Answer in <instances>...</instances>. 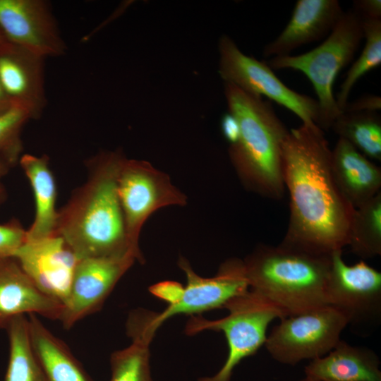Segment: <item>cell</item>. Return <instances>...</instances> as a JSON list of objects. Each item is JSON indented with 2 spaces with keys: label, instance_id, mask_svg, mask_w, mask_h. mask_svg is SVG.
<instances>
[{
  "label": "cell",
  "instance_id": "20",
  "mask_svg": "<svg viewBox=\"0 0 381 381\" xmlns=\"http://www.w3.org/2000/svg\"><path fill=\"white\" fill-rule=\"evenodd\" d=\"M18 164L28 177L35 202V219L26 230V241H35L56 234L58 210L56 185L46 155L24 154Z\"/></svg>",
  "mask_w": 381,
  "mask_h": 381
},
{
  "label": "cell",
  "instance_id": "32",
  "mask_svg": "<svg viewBox=\"0 0 381 381\" xmlns=\"http://www.w3.org/2000/svg\"><path fill=\"white\" fill-rule=\"evenodd\" d=\"M221 128L229 145L235 143L239 137V126L235 117L229 112L222 117Z\"/></svg>",
  "mask_w": 381,
  "mask_h": 381
},
{
  "label": "cell",
  "instance_id": "19",
  "mask_svg": "<svg viewBox=\"0 0 381 381\" xmlns=\"http://www.w3.org/2000/svg\"><path fill=\"white\" fill-rule=\"evenodd\" d=\"M380 366L373 350L340 339L327 355L310 361L304 373L315 381H381Z\"/></svg>",
  "mask_w": 381,
  "mask_h": 381
},
{
  "label": "cell",
  "instance_id": "9",
  "mask_svg": "<svg viewBox=\"0 0 381 381\" xmlns=\"http://www.w3.org/2000/svg\"><path fill=\"white\" fill-rule=\"evenodd\" d=\"M326 298L327 305L341 313L355 333L368 336L381 322V272L363 260L348 265L342 250L334 251Z\"/></svg>",
  "mask_w": 381,
  "mask_h": 381
},
{
  "label": "cell",
  "instance_id": "29",
  "mask_svg": "<svg viewBox=\"0 0 381 381\" xmlns=\"http://www.w3.org/2000/svg\"><path fill=\"white\" fill-rule=\"evenodd\" d=\"M381 109V97L366 95L346 104L342 112L377 111Z\"/></svg>",
  "mask_w": 381,
  "mask_h": 381
},
{
  "label": "cell",
  "instance_id": "3",
  "mask_svg": "<svg viewBox=\"0 0 381 381\" xmlns=\"http://www.w3.org/2000/svg\"><path fill=\"white\" fill-rule=\"evenodd\" d=\"M228 112L239 126L238 140L229 145L231 162L243 185L272 200L284 197L283 143L289 133L271 103L259 95L224 83Z\"/></svg>",
  "mask_w": 381,
  "mask_h": 381
},
{
  "label": "cell",
  "instance_id": "16",
  "mask_svg": "<svg viewBox=\"0 0 381 381\" xmlns=\"http://www.w3.org/2000/svg\"><path fill=\"white\" fill-rule=\"evenodd\" d=\"M343 13L337 0H298L286 27L265 46L264 56L290 55L305 44L327 37Z\"/></svg>",
  "mask_w": 381,
  "mask_h": 381
},
{
  "label": "cell",
  "instance_id": "2",
  "mask_svg": "<svg viewBox=\"0 0 381 381\" xmlns=\"http://www.w3.org/2000/svg\"><path fill=\"white\" fill-rule=\"evenodd\" d=\"M125 156L104 151L87 161V178L58 211L56 234L78 259L137 256L128 241L117 191V176Z\"/></svg>",
  "mask_w": 381,
  "mask_h": 381
},
{
  "label": "cell",
  "instance_id": "22",
  "mask_svg": "<svg viewBox=\"0 0 381 381\" xmlns=\"http://www.w3.org/2000/svg\"><path fill=\"white\" fill-rule=\"evenodd\" d=\"M126 332L131 343L111 354L109 381H153L150 345L154 336L128 320L126 322Z\"/></svg>",
  "mask_w": 381,
  "mask_h": 381
},
{
  "label": "cell",
  "instance_id": "23",
  "mask_svg": "<svg viewBox=\"0 0 381 381\" xmlns=\"http://www.w3.org/2000/svg\"><path fill=\"white\" fill-rule=\"evenodd\" d=\"M331 129L368 158L381 160V117L377 111L341 112Z\"/></svg>",
  "mask_w": 381,
  "mask_h": 381
},
{
  "label": "cell",
  "instance_id": "30",
  "mask_svg": "<svg viewBox=\"0 0 381 381\" xmlns=\"http://www.w3.org/2000/svg\"><path fill=\"white\" fill-rule=\"evenodd\" d=\"M183 286L181 284L175 281H163L150 286V291L169 305L174 302Z\"/></svg>",
  "mask_w": 381,
  "mask_h": 381
},
{
  "label": "cell",
  "instance_id": "38",
  "mask_svg": "<svg viewBox=\"0 0 381 381\" xmlns=\"http://www.w3.org/2000/svg\"><path fill=\"white\" fill-rule=\"evenodd\" d=\"M298 381H315V380H311L310 378H308L306 377H304L303 378L298 380Z\"/></svg>",
  "mask_w": 381,
  "mask_h": 381
},
{
  "label": "cell",
  "instance_id": "31",
  "mask_svg": "<svg viewBox=\"0 0 381 381\" xmlns=\"http://www.w3.org/2000/svg\"><path fill=\"white\" fill-rule=\"evenodd\" d=\"M352 9L361 19L381 20L380 0H356Z\"/></svg>",
  "mask_w": 381,
  "mask_h": 381
},
{
  "label": "cell",
  "instance_id": "15",
  "mask_svg": "<svg viewBox=\"0 0 381 381\" xmlns=\"http://www.w3.org/2000/svg\"><path fill=\"white\" fill-rule=\"evenodd\" d=\"M44 60L6 42L0 48V83L12 103L25 106L34 119L47 106Z\"/></svg>",
  "mask_w": 381,
  "mask_h": 381
},
{
  "label": "cell",
  "instance_id": "12",
  "mask_svg": "<svg viewBox=\"0 0 381 381\" xmlns=\"http://www.w3.org/2000/svg\"><path fill=\"white\" fill-rule=\"evenodd\" d=\"M0 30L8 42L42 59L63 56L68 49L44 0H0Z\"/></svg>",
  "mask_w": 381,
  "mask_h": 381
},
{
  "label": "cell",
  "instance_id": "21",
  "mask_svg": "<svg viewBox=\"0 0 381 381\" xmlns=\"http://www.w3.org/2000/svg\"><path fill=\"white\" fill-rule=\"evenodd\" d=\"M31 345L47 381H95L68 346L36 315L28 316Z\"/></svg>",
  "mask_w": 381,
  "mask_h": 381
},
{
  "label": "cell",
  "instance_id": "14",
  "mask_svg": "<svg viewBox=\"0 0 381 381\" xmlns=\"http://www.w3.org/2000/svg\"><path fill=\"white\" fill-rule=\"evenodd\" d=\"M135 262L130 257L79 259L59 320L64 328L70 329L81 319L98 311L119 279Z\"/></svg>",
  "mask_w": 381,
  "mask_h": 381
},
{
  "label": "cell",
  "instance_id": "27",
  "mask_svg": "<svg viewBox=\"0 0 381 381\" xmlns=\"http://www.w3.org/2000/svg\"><path fill=\"white\" fill-rule=\"evenodd\" d=\"M34 119L25 106L12 103L0 113V155L14 167L18 164L23 150L21 133L25 123Z\"/></svg>",
  "mask_w": 381,
  "mask_h": 381
},
{
  "label": "cell",
  "instance_id": "28",
  "mask_svg": "<svg viewBox=\"0 0 381 381\" xmlns=\"http://www.w3.org/2000/svg\"><path fill=\"white\" fill-rule=\"evenodd\" d=\"M25 241L26 230L18 220L0 224V258H13Z\"/></svg>",
  "mask_w": 381,
  "mask_h": 381
},
{
  "label": "cell",
  "instance_id": "5",
  "mask_svg": "<svg viewBox=\"0 0 381 381\" xmlns=\"http://www.w3.org/2000/svg\"><path fill=\"white\" fill-rule=\"evenodd\" d=\"M363 40L362 19L352 9L342 16L326 39L313 49L299 55L270 58L272 70L293 69L302 72L311 82L319 107L317 126L323 131L341 114L333 93L339 73L353 59Z\"/></svg>",
  "mask_w": 381,
  "mask_h": 381
},
{
  "label": "cell",
  "instance_id": "24",
  "mask_svg": "<svg viewBox=\"0 0 381 381\" xmlns=\"http://www.w3.org/2000/svg\"><path fill=\"white\" fill-rule=\"evenodd\" d=\"M6 329L9 358L4 381H47L31 345L28 317H15Z\"/></svg>",
  "mask_w": 381,
  "mask_h": 381
},
{
  "label": "cell",
  "instance_id": "4",
  "mask_svg": "<svg viewBox=\"0 0 381 381\" xmlns=\"http://www.w3.org/2000/svg\"><path fill=\"white\" fill-rule=\"evenodd\" d=\"M331 255L311 253L282 241L277 246L260 244L243 260L249 289L285 317L328 306Z\"/></svg>",
  "mask_w": 381,
  "mask_h": 381
},
{
  "label": "cell",
  "instance_id": "37",
  "mask_svg": "<svg viewBox=\"0 0 381 381\" xmlns=\"http://www.w3.org/2000/svg\"><path fill=\"white\" fill-rule=\"evenodd\" d=\"M8 42L4 37V34L0 30V48L6 42Z\"/></svg>",
  "mask_w": 381,
  "mask_h": 381
},
{
  "label": "cell",
  "instance_id": "6",
  "mask_svg": "<svg viewBox=\"0 0 381 381\" xmlns=\"http://www.w3.org/2000/svg\"><path fill=\"white\" fill-rule=\"evenodd\" d=\"M224 308L228 315L224 318L208 320L200 315H191L186 324L187 335L207 330L222 332L227 342L228 354L222 367L213 376L198 381H231L234 368L265 344L270 324L285 317L279 308L250 289L233 298Z\"/></svg>",
  "mask_w": 381,
  "mask_h": 381
},
{
  "label": "cell",
  "instance_id": "17",
  "mask_svg": "<svg viewBox=\"0 0 381 381\" xmlns=\"http://www.w3.org/2000/svg\"><path fill=\"white\" fill-rule=\"evenodd\" d=\"M64 306L40 291L13 257L0 258V329L18 315L59 320Z\"/></svg>",
  "mask_w": 381,
  "mask_h": 381
},
{
  "label": "cell",
  "instance_id": "35",
  "mask_svg": "<svg viewBox=\"0 0 381 381\" xmlns=\"http://www.w3.org/2000/svg\"><path fill=\"white\" fill-rule=\"evenodd\" d=\"M6 101H10V100L8 99L6 95L5 94L4 89L0 83V102H3Z\"/></svg>",
  "mask_w": 381,
  "mask_h": 381
},
{
  "label": "cell",
  "instance_id": "25",
  "mask_svg": "<svg viewBox=\"0 0 381 381\" xmlns=\"http://www.w3.org/2000/svg\"><path fill=\"white\" fill-rule=\"evenodd\" d=\"M347 246L363 260L381 255V192L355 208Z\"/></svg>",
  "mask_w": 381,
  "mask_h": 381
},
{
  "label": "cell",
  "instance_id": "33",
  "mask_svg": "<svg viewBox=\"0 0 381 381\" xmlns=\"http://www.w3.org/2000/svg\"><path fill=\"white\" fill-rule=\"evenodd\" d=\"M13 166L1 155H0V179L6 176Z\"/></svg>",
  "mask_w": 381,
  "mask_h": 381
},
{
  "label": "cell",
  "instance_id": "10",
  "mask_svg": "<svg viewBox=\"0 0 381 381\" xmlns=\"http://www.w3.org/2000/svg\"><path fill=\"white\" fill-rule=\"evenodd\" d=\"M178 265L186 274V285L174 302L161 313L143 311L144 325L153 334L171 317L179 314L198 315L205 311L224 308L233 298L249 290L243 260L241 259L226 260L212 277L198 275L183 257Z\"/></svg>",
  "mask_w": 381,
  "mask_h": 381
},
{
  "label": "cell",
  "instance_id": "1",
  "mask_svg": "<svg viewBox=\"0 0 381 381\" xmlns=\"http://www.w3.org/2000/svg\"><path fill=\"white\" fill-rule=\"evenodd\" d=\"M331 148L315 123L291 128L282 145V168L290 198L283 242L331 255L347 246L354 208L339 190L331 168Z\"/></svg>",
  "mask_w": 381,
  "mask_h": 381
},
{
  "label": "cell",
  "instance_id": "11",
  "mask_svg": "<svg viewBox=\"0 0 381 381\" xmlns=\"http://www.w3.org/2000/svg\"><path fill=\"white\" fill-rule=\"evenodd\" d=\"M219 73L224 83L266 97L296 114L304 124L317 125L319 107L316 99L287 87L267 63L243 53L227 35L219 42Z\"/></svg>",
  "mask_w": 381,
  "mask_h": 381
},
{
  "label": "cell",
  "instance_id": "7",
  "mask_svg": "<svg viewBox=\"0 0 381 381\" xmlns=\"http://www.w3.org/2000/svg\"><path fill=\"white\" fill-rule=\"evenodd\" d=\"M117 191L128 243L138 262L144 263L139 239L145 222L160 208L184 206L187 197L173 185L167 174L147 161L126 157L118 173Z\"/></svg>",
  "mask_w": 381,
  "mask_h": 381
},
{
  "label": "cell",
  "instance_id": "34",
  "mask_svg": "<svg viewBox=\"0 0 381 381\" xmlns=\"http://www.w3.org/2000/svg\"><path fill=\"white\" fill-rule=\"evenodd\" d=\"M7 198V192L3 184L0 182V205Z\"/></svg>",
  "mask_w": 381,
  "mask_h": 381
},
{
  "label": "cell",
  "instance_id": "26",
  "mask_svg": "<svg viewBox=\"0 0 381 381\" xmlns=\"http://www.w3.org/2000/svg\"><path fill=\"white\" fill-rule=\"evenodd\" d=\"M362 27L365 39L363 49L349 69L335 97L341 111L348 102L358 80L381 64V20L362 19Z\"/></svg>",
  "mask_w": 381,
  "mask_h": 381
},
{
  "label": "cell",
  "instance_id": "36",
  "mask_svg": "<svg viewBox=\"0 0 381 381\" xmlns=\"http://www.w3.org/2000/svg\"><path fill=\"white\" fill-rule=\"evenodd\" d=\"M11 104V101L0 102V113L8 108Z\"/></svg>",
  "mask_w": 381,
  "mask_h": 381
},
{
  "label": "cell",
  "instance_id": "13",
  "mask_svg": "<svg viewBox=\"0 0 381 381\" xmlns=\"http://www.w3.org/2000/svg\"><path fill=\"white\" fill-rule=\"evenodd\" d=\"M13 258L40 291L64 308L79 259L60 235L26 241Z\"/></svg>",
  "mask_w": 381,
  "mask_h": 381
},
{
  "label": "cell",
  "instance_id": "8",
  "mask_svg": "<svg viewBox=\"0 0 381 381\" xmlns=\"http://www.w3.org/2000/svg\"><path fill=\"white\" fill-rule=\"evenodd\" d=\"M345 318L330 306L280 319L264 346L277 362L295 365L327 355L340 341Z\"/></svg>",
  "mask_w": 381,
  "mask_h": 381
},
{
  "label": "cell",
  "instance_id": "18",
  "mask_svg": "<svg viewBox=\"0 0 381 381\" xmlns=\"http://www.w3.org/2000/svg\"><path fill=\"white\" fill-rule=\"evenodd\" d=\"M331 168L343 196L355 209L380 193L381 169L344 139L331 150Z\"/></svg>",
  "mask_w": 381,
  "mask_h": 381
}]
</instances>
